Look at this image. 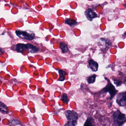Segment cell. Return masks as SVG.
I'll return each instance as SVG.
<instances>
[{"instance_id": "1", "label": "cell", "mask_w": 126, "mask_h": 126, "mask_svg": "<svg viewBox=\"0 0 126 126\" xmlns=\"http://www.w3.org/2000/svg\"><path fill=\"white\" fill-rule=\"evenodd\" d=\"M115 124L117 126H121L126 122V115L119 111H117L113 115Z\"/></svg>"}, {"instance_id": "2", "label": "cell", "mask_w": 126, "mask_h": 126, "mask_svg": "<svg viewBox=\"0 0 126 126\" xmlns=\"http://www.w3.org/2000/svg\"><path fill=\"white\" fill-rule=\"evenodd\" d=\"M107 81V84L106 87L104 89V91L105 93L108 92L110 95V100H112L115 95L117 94L118 91L116 90L115 87L111 84L110 80L105 78Z\"/></svg>"}, {"instance_id": "3", "label": "cell", "mask_w": 126, "mask_h": 126, "mask_svg": "<svg viewBox=\"0 0 126 126\" xmlns=\"http://www.w3.org/2000/svg\"><path fill=\"white\" fill-rule=\"evenodd\" d=\"M65 116L68 122L77 124V121L78 118V114L77 112L73 111L67 110L65 112Z\"/></svg>"}, {"instance_id": "4", "label": "cell", "mask_w": 126, "mask_h": 126, "mask_svg": "<svg viewBox=\"0 0 126 126\" xmlns=\"http://www.w3.org/2000/svg\"><path fill=\"white\" fill-rule=\"evenodd\" d=\"M16 34L19 37L23 39L27 40H32L34 39L35 35L34 33L30 34L26 32L17 30L16 32Z\"/></svg>"}, {"instance_id": "5", "label": "cell", "mask_w": 126, "mask_h": 126, "mask_svg": "<svg viewBox=\"0 0 126 126\" xmlns=\"http://www.w3.org/2000/svg\"><path fill=\"white\" fill-rule=\"evenodd\" d=\"M117 102L119 106L126 109V91L118 94L117 97Z\"/></svg>"}, {"instance_id": "6", "label": "cell", "mask_w": 126, "mask_h": 126, "mask_svg": "<svg viewBox=\"0 0 126 126\" xmlns=\"http://www.w3.org/2000/svg\"><path fill=\"white\" fill-rule=\"evenodd\" d=\"M85 15L88 20L92 21L93 19L97 17V14L91 9H89L86 10Z\"/></svg>"}, {"instance_id": "7", "label": "cell", "mask_w": 126, "mask_h": 126, "mask_svg": "<svg viewBox=\"0 0 126 126\" xmlns=\"http://www.w3.org/2000/svg\"><path fill=\"white\" fill-rule=\"evenodd\" d=\"M28 44H19L16 46V50L17 52H22L25 50H28Z\"/></svg>"}, {"instance_id": "8", "label": "cell", "mask_w": 126, "mask_h": 126, "mask_svg": "<svg viewBox=\"0 0 126 126\" xmlns=\"http://www.w3.org/2000/svg\"><path fill=\"white\" fill-rule=\"evenodd\" d=\"M89 66L93 71L96 72L98 70V64L95 61L91 60L89 62Z\"/></svg>"}, {"instance_id": "9", "label": "cell", "mask_w": 126, "mask_h": 126, "mask_svg": "<svg viewBox=\"0 0 126 126\" xmlns=\"http://www.w3.org/2000/svg\"><path fill=\"white\" fill-rule=\"evenodd\" d=\"M0 112L3 113L7 114L9 112L7 106L3 102L0 101Z\"/></svg>"}, {"instance_id": "10", "label": "cell", "mask_w": 126, "mask_h": 126, "mask_svg": "<svg viewBox=\"0 0 126 126\" xmlns=\"http://www.w3.org/2000/svg\"><path fill=\"white\" fill-rule=\"evenodd\" d=\"M83 126H95L93 119L92 118H88L86 121Z\"/></svg>"}, {"instance_id": "11", "label": "cell", "mask_w": 126, "mask_h": 126, "mask_svg": "<svg viewBox=\"0 0 126 126\" xmlns=\"http://www.w3.org/2000/svg\"><path fill=\"white\" fill-rule=\"evenodd\" d=\"M60 48L62 50L63 53L67 52L69 50L67 45L64 42H62L61 43Z\"/></svg>"}, {"instance_id": "12", "label": "cell", "mask_w": 126, "mask_h": 126, "mask_svg": "<svg viewBox=\"0 0 126 126\" xmlns=\"http://www.w3.org/2000/svg\"><path fill=\"white\" fill-rule=\"evenodd\" d=\"M65 23L69 25L70 26H73L77 24V23L75 20L70 19V18L66 19L65 20Z\"/></svg>"}, {"instance_id": "13", "label": "cell", "mask_w": 126, "mask_h": 126, "mask_svg": "<svg viewBox=\"0 0 126 126\" xmlns=\"http://www.w3.org/2000/svg\"><path fill=\"white\" fill-rule=\"evenodd\" d=\"M59 74H60V78L59 80L60 81H63L65 79V76L67 74L64 71H63L62 70H61L59 71Z\"/></svg>"}, {"instance_id": "14", "label": "cell", "mask_w": 126, "mask_h": 126, "mask_svg": "<svg viewBox=\"0 0 126 126\" xmlns=\"http://www.w3.org/2000/svg\"><path fill=\"white\" fill-rule=\"evenodd\" d=\"M96 77V76L95 75L90 76L87 79V82L89 84L93 83L95 81Z\"/></svg>"}, {"instance_id": "15", "label": "cell", "mask_w": 126, "mask_h": 126, "mask_svg": "<svg viewBox=\"0 0 126 126\" xmlns=\"http://www.w3.org/2000/svg\"><path fill=\"white\" fill-rule=\"evenodd\" d=\"M62 100L63 103H67L68 102V98H67V95L65 93H63V94L62 97Z\"/></svg>"}, {"instance_id": "16", "label": "cell", "mask_w": 126, "mask_h": 126, "mask_svg": "<svg viewBox=\"0 0 126 126\" xmlns=\"http://www.w3.org/2000/svg\"><path fill=\"white\" fill-rule=\"evenodd\" d=\"M114 82L117 86H121L122 84V81L119 79H114Z\"/></svg>"}, {"instance_id": "17", "label": "cell", "mask_w": 126, "mask_h": 126, "mask_svg": "<svg viewBox=\"0 0 126 126\" xmlns=\"http://www.w3.org/2000/svg\"><path fill=\"white\" fill-rule=\"evenodd\" d=\"M76 124L71 122H68L65 124L64 126H76Z\"/></svg>"}, {"instance_id": "18", "label": "cell", "mask_w": 126, "mask_h": 126, "mask_svg": "<svg viewBox=\"0 0 126 126\" xmlns=\"http://www.w3.org/2000/svg\"><path fill=\"white\" fill-rule=\"evenodd\" d=\"M124 35H126V33H124Z\"/></svg>"}, {"instance_id": "19", "label": "cell", "mask_w": 126, "mask_h": 126, "mask_svg": "<svg viewBox=\"0 0 126 126\" xmlns=\"http://www.w3.org/2000/svg\"><path fill=\"white\" fill-rule=\"evenodd\" d=\"M126 6V5H125V6Z\"/></svg>"}, {"instance_id": "20", "label": "cell", "mask_w": 126, "mask_h": 126, "mask_svg": "<svg viewBox=\"0 0 126 126\" xmlns=\"http://www.w3.org/2000/svg\"></svg>"}]
</instances>
